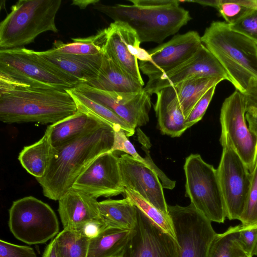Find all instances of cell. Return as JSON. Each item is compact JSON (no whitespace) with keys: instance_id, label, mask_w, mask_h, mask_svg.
<instances>
[{"instance_id":"obj_22","label":"cell","mask_w":257,"mask_h":257,"mask_svg":"<svg viewBox=\"0 0 257 257\" xmlns=\"http://www.w3.org/2000/svg\"><path fill=\"white\" fill-rule=\"evenodd\" d=\"M85 83L100 90L117 92H140L144 85L104 53L97 76Z\"/></svg>"},{"instance_id":"obj_26","label":"cell","mask_w":257,"mask_h":257,"mask_svg":"<svg viewBox=\"0 0 257 257\" xmlns=\"http://www.w3.org/2000/svg\"><path fill=\"white\" fill-rule=\"evenodd\" d=\"M137 207L127 197L121 200L107 199L98 202L101 220L106 226L135 229Z\"/></svg>"},{"instance_id":"obj_45","label":"cell","mask_w":257,"mask_h":257,"mask_svg":"<svg viewBox=\"0 0 257 257\" xmlns=\"http://www.w3.org/2000/svg\"><path fill=\"white\" fill-rule=\"evenodd\" d=\"M233 257H252L245 252L239 245L237 240L233 248Z\"/></svg>"},{"instance_id":"obj_44","label":"cell","mask_w":257,"mask_h":257,"mask_svg":"<svg viewBox=\"0 0 257 257\" xmlns=\"http://www.w3.org/2000/svg\"><path fill=\"white\" fill-rule=\"evenodd\" d=\"M99 1L96 0H74L73 1L72 5L78 7L80 9H84L89 5H93L97 3Z\"/></svg>"},{"instance_id":"obj_17","label":"cell","mask_w":257,"mask_h":257,"mask_svg":"<svg viewBox=\"0 0 257 257\" xmlns=\"http://www.w3.org/2000/svg\"><path fill=\"white\" fill-rule=\"evenodd\" d=\"M217 77L229 81L225 70L214 55L203 44L189 59L177 67L148 80L144 90L150 95L166 87L194 78Z\"/></svg>"},{"instance_id":"obj_8","label":"cell","mask_w":257,"mask_h":257,"mask_svg":"<svg viewBox=\"0 0 257 257\" xmlns=\"http://www.w3.org/2000/svg\"><path fill=\"white\" fill-rule=\"evenodd\" d=\"M9 226L16 238L29 244L46 242L57 235L59 229L51 207L32 196L13 202L9 209Z\"/></svg>"},{"instance_id":"obj_41","label":"cell","mask_w":257,"mask_h":257,"mask_svg":"<svg viewBox=\"0 0 257 257\" xmlns=\"http://www.w3.org/2000/svg\"><path fill=\"white\" fill-rule=\"evenodd\" d=\"M105 226L101 219L93 220L87 222L79 231L90 239L97 236Z\"/></svg>"},{"instance_id":"obj_37","label":"cell","mask_w":257,"mask_h":257,"mask_svg":"<svg viewBox=\"0 0 257 257\" xmlns=\"http://www.w3.org/2000/svg\"><path fill=\"white\" fill-rule=\"evenodd\" d=\"M216 86L209 89L195 105L185 119V125L187 128L202 118L213 96Z\"/></svg>"},{"instance_id":"obj_18","label":"cell","mask_w":257,"mask_h":257,"mask_svg":"<svg viewBox=\"0 0 257 257\" xmlns=\"http://www.w3.org/2000/svg\"><path fill=\"white\" fill-rule=\"evenodd\" d=\"M122 183L166 215H169L163 187L157 174L144 164L124 154L119 157Z\"/></svg>"},{"instance_id":"obj_11","label":"cell","mask_w":257,"mask_h":257,"mask_svg":"<svg viewBox=\"0 0 257 257\" xmlns=\"http://www.w3.org/2000/svg\"><path fill=\"white\" fill-rule=\"evenodd\" d=\"M244 94L235 90L224 100L220 109V137L228 139L249 172L257 160V137L249 129L245 118Z\"/></svg>"},{"instance_id":"obj_15","label":"cell","mask_w":257,"mask_h":257,"mask_svg":"<svg viewBox=\"0 0 257 257\" xmlns=\"http://www.w3.org/2000/svg\"><path fill=\"white\" fill-rule=\"evenodd\" d=\"M135 229L121 257H179L177 240L138 208Z\"/></svg>"},{"instance_id":"obj_10","label":"cell","mask_w":257,"mask_h":257,"mask_svg":"<svg viewBox=\"0 0 257 257\" xmlns=\"http://www.w3.org/2000/svg\"><path fill=\"white\" fill-rule=\"evenodd\" d=\"M168 211L180 247L179 257H208L217 234L211 222L192 203L185 207L168 205Z\"/></svg>"},{"instance_id":"obj_16","label":"cell","mask_w":257,"mask_h":257,"mask_svg":"<svg viewBox=\"0 0 257 257\" xmlns=\"http://www.w3.org/2000/svg\"><path fill=\"white\" fill-rule=\"evenodd\" d=\"M72 188L96 199L123 193L119 157L110 151L100 155L80 175Z\"/></svg>"},{"instance_id":"obj_7","label":"cell","mask_w":257,"mask_h":257,"mask_svg":"<svg viewBox=\"0 0 257 257\" xmlns=\"http://www.w3.org/2000/svg\"><path fill=\"white\" fill-rule=\"evenodd\" d=\"M186 196L211 222L223 223L226 218L217 170L199 154H191L184 165Z\"/></svg>"},{"instance_id":"obj_29","label":"cell","mask_w":257,"mask_h":257,"mask_svg":"<svg viewBox=\"0 0 257 257\" xmlns=\"http://www.w3.org/2000/svg\"><path fill=\"white\" fill-rule=\"evenodd\" d=\"M106 38V28L86 38H72V42L64 43L56 40L51 49L53 51L67 54L93 56L103 54Z\"/></svg>"},{"instance_id":"obj_5","label":"cell","mask_w":257,"mask_h":257,"mask_svg":"<svg viewBox=\"0 0 257 257\" xmlns=\"http://www.w3.org/2000/svg\"><path fill=\"white\" fill-rule=\"evenodd\" d=\"M61 0H19L0 23L1 50L24 47L42 33L58 32L55 23Z\"/></svg>"},{"instance_id":"obj_12","label":"cell","mask_w":257,"mask_h":257,"mask_svg":"<svg viewBox=\"0 0 257 257\" xmlns=\"http://www.w3.org/2000/svg\"><path fill=\"white\" fill-rule=\"evenodd\" d=\"M73 88L111 110L134 128L149 122L151 95L144 89L137 92L107 91L85 83H79Z\"/></svg>"},{"instance_id":"obj_34","label":"cell","mask_w":257,"mask_h":257,"mask_svg":"<svg viewBox=\"0 0 257 257\" xmlns=\"http://www.w3.org/2000/svg\"><path fill=\"white\" fill-rule=\"evenodd\" d=\"M241 224L229 227L222 233H217L211 244L208 257H233V248Z\"/></svg>"},{"instance_id":"obj_42","label":"cell","mask_w":257,"mask_h":257,"mask_svg":"<svg viewBox=\"0 0 257 257\" xmlns=\"http://www.w3.org/2000/svg\"><path fill=\"white\" fill-rule=\"evenodd\" d=\"M43 257H58L56 247L55 237L51 240L45 248Z\"/></svg>"},{"instance_id":"obj_6","label":"cell","mask_w":257,"mask_h":257,"mask_svg":"<svg viewBox=\"0 0 257 257\" xmlns=\"http://www.w3.org/2000/svg\"><path fill=\"white\" fill-rule=\"evenodd\" d=\"M0 78L11 85L65 90L78 84L25 47L0 50Z\"/></svg>"},{"instance_id":"obj_28","label":"cell","mask_w":257,"mask_h":257,"mask_svg":"<svg viewBox=\"0 0 257 257\" xmlns=\"http://www.w3.org/2000/svg\"><path fill=\"white\" fill-rule=\"evenodd\" d=\"M66 90L74 99L78 110L90 114L108 123L114 131H123L127 137H131L135 134V128L106 107L86 96L74 88Z\"/></svg>"},{"instance_id":"obj_13","label":"cell","mask_w":257,"mask_h":257,"mask_svg":"<svg viewBox=\"0 0 257 257\" xmlns=\"http://www.w3.org/2000/svg\"><path fill=\"white\" fill-rule=\"evenodd\" d=\"M202 45L196 31L175 35L168 42L148 51L150 59L139 61L140 71L149 80L158 78L189 59Z\"/></svg>"},{"instance_id":"obj_40","label":"cell","mask_w":257,"mask_h":257,"mask_svg":"<svg viewBox=\"0 0 257 257\" xmlns=\"http://www.w3.org/2000/svg\"><path fill=\"white\" fill-rule=\"evenodd\" d=\"M245 101L246 113L257 115V80L250 81L246 91L243 93Z\"/></svg>"},{"instance_id":"obj_25","label":"cell","mask_w":257,"mask_h":257,"mask_svg":"<svg viewBox=\"0 0 257 257\" xmlns=\"http://www.w3.org/2000/svg\"><path fill=\"white\" fill-rule=\"evenodd\" d=\"M135 229L105 226L94 238L89 239L87 257H121Z\"/></svg>"},{"instance_id":"obj_19","label":"cell","mask_w":257,"mask_h":257,"mask_svg":"<svg viewBox=\"0 0 257 257\" xmlns=\"http://www.w3.org/2000/svg\"><path fill=\"white\" fill-rule=\"evenodd\" d=\"M58 201V210L64 229L79 231L87 222L101 219L99 202L81 191L72 188Z\"/></svg>"},{"instance_id":"obj_4","label":"cell","mask_w":257,"mask_h":257,"mask_svg":"<svg viewBox=\"0 0 257 257\" xmlns=\"http://www.w3.org/2000/svg\"><path fill=\"white\" fill-rule=\"evenodd\" d=\"M202 44L221 64L236 90L244 93L257 80V44L231 30L225 22L214 21L201 37Z\"/></svg>"},{"instance_id":"obj_21","label":"cell","mask_w":257,"mask_h":257,"mask_svg":"<svg viewBox=\"0 0 257 257\" xmlns=\"http://www.w3.org/2000/svg\"><path fill=\"white\" fill-rule=\"evenodd\" d=\"M156 94L154 110L160 131L173 138L181 136L188 128L175 87L165 88Z\"/></svg>"},{"instance_id":"obj_35","label":"cell","mask_w":257,"mask_h":257,"mask_svg":"<svg viewBox=\"0 0 257 257\" xmlns=\"http://www.w3.org/2000/svg\"><path fill=\"white\" fill-rule=\"evenodd\" d=\"M250 173V185L247 198L239 220L243 227L257 226V160Z\"/></svg>"},{"instance_id":"obj_3","label":"cell","mask_w":257,"mask_h":257,"mask_svg":"<svg viewBox=\"0 0 257 257\" xmlns=\"http://www.w3.org/2000/svg\"><path fill=\"white\" fill-rule=\"evenodd\" d=\"M133 5H104L100 1L93 8L114 22L127 24L142 42L161 43L191 20L188 11L177 0H130Z\"/></svg>"},{"instance_id":"obj_30","label":"cell","mask_w":257,"mask_h":257,"mask_svg":"<svg viewBox=\"0 0 257 257\" xmlns=\"http://www.w3.org/2000/svg\"><path fill=\"white\" fill-rule=\"evenodd\" d=\"M143 150L146 155L144 158L141 157L137 152L135 148L129 141L125 133L121 130L114 131L113 144L111 152L122 151L132 156L137 161L144 164L158 176L163 187L168 189H173L176 185V182L169 179L167 175L159 169L153 161L150 155L149 151L144 145Z\"/></svg>"},{"instance_id":"obj_38","label":"cell","mask_w":257,"mask_h":257,"mask_svg":"<svg viewBox=\"0 0 257 257\" xmlns=\"http://www.w3.org/2000/svg\"><path fill=\"white\" fill-rule=\"evenodd\" d=\"M237 241L245 252L251 256L255 255L257 248V226H241Z\"/></svg>"},{"instance_id":"obj_20","label":"cell","mask_w":257,"mask_h":257,"mask_svg":"<svg viewBox=\"0 0 257 257\" xmlns=\"http://www.w3.org/2000/svg\"><path fill=\"white\" fill-rule=\"evenodd\" d=\"M36 53L44 60L78 83H87L96 78L103 56V54L93 56L63 54L51 49Z\"/></svg>"},{"instance_id":"obj_2","label":"cell","mask_w":257,"mask_h":257,"mask_svg":"<svg viewBox=\"0 0 257 257\" xmlns=\"http://www.w3.org/2000/svg\"><path fill=\"white\" fill-rule=\"evenodd\" d=\"M78 111L65 90L0 82V119L5 123L54 124Z\"/></svg>"},{"instance_id":"obj_1","label":"cell","mask_w":257,"mask_h":257,"mask_svg":"<svg viewBox=\"0 0 257 257\" xmlns=\"http://www.w3.org/2000/svg\"><path fill=\"white\" fill-rule=\"evenodd\" d=\"M114 131L105 122L93 127L55 149L45 175L36 179L44 195L59 200L80 175L100 155L111 151Z\"/></svg>"},{"instance_id":"obj_31","label":"cell","mask_w":257,"mask_h":257,"mask_svg":"<svg viewBox=\"0 0 257 257\" xmlns=\"http://www.w3.org/2000/svg\"><path fill=\"white\" fill-rule=\"evenodd\" d=\"M55 239L58 257H87L89 239L79 231L63 229Z\"/></svg>"},{"instance_id":"obj_23","label":"cell","mask_w":257,"mask_h":257,"mask_svg":"<svg viewBox=\"0 0 257 257\" xmlns=\"http://www.w3.org/2000/svg\"><path fill=\"white\" fill-rule=\"evenodd\" d=\"M51 130L49 125L42 138L34 144L24 147L18 157L23 167L36 179L45 175L55 152L51 141Z\"/></svg>"},{"instance_id":"obj_39","label":"cell","mask_w":257,"mask_h":257,"mask_svg":"<svg viewBox=\"0 0 257 257\" xmlns=\"http://www.w3.org/2000/svg\"><path fill=\"white\" fill-rule=\"evenodd\" d=\"M0 257H37L33 248L0 240Z\"/></svg>"},{"instance_id":"obj_27","label":"cell","mask_w":257,"mask_h":257,"mask_svg":"<svg viewBox=\"0 0 257 257\" xmlns=\"http://www.w3.org/2000/svg\"><path fill=\"white\" fill-rule=\"evenodd\" d=\"M224 80L221 77H197L183 81L174 86L185 119L192 109L211 88Z\"/></svg>"},{"instance_id":"obj_14","label":"cell","mask_w":257,"mask_h":257,"mask_svg":"<svg viewBox=\"0 0 257 257\" xmlns=\"http://www.w3.org/2000/svg\"><path fill=\"white\" fill-rule=\"evenodd\" d=\"M106 29L104 53L144 84L139 61H148L150 56L140 47L141 42L137 32L127 24L119 21L111 23Z\"/></svg>"},{"instance_id":"obj_32","label":"cell","mask_w":257,"mask_h":257,"mask_svg":"<svg viewBox=\"0 0 257 257\" xmlns=\"http://www.w3.org/2000/svg\"><path fill=\"white\" fill-rule=\"evenodd\" d=\"M124 197L140 209L149 218L176 240L173 223L169 215H166L148 202L135 191L124 188Z\"/></svg>"},{"instance_id":"obj_36","label":"cell","mask_w":257,"mask_h":257,"mask_svg":"<svg viewBox=\"0 0 257 257\" xmlns=\"http://www.w3.org/2000/svg\"><path fill=\"white\" fill-rule=\"evenodd\" d=\"M229 28L248 38L257 44V8Z\"/></svg>"},{"instance_id":"obj_9","label":"cell","mask_w":257,"mask_h":257,"mask_svg":"<svg viewBox=\"0 0 257 257\" xmlns=\"http://www.w3.org/2000/svg\"><path fill=\"white\" fill-rule=\"evenodd\" d=\"M222 147L217 170L226 218L239 220L250 185L251 173L226 138L220 137Z\"/></svg>"},{"instance_id":"obj_33","label":"cell","mask_w":257,"mask_h":257,"mask_svg":"<svg viewBox=\"0 0 257 257\" xmlns=\"http://www.w3.org/2000/svg\"><path fill=\"white\" fill-rule=\"evenodd\" d=\"M214 8L228 24H233L257 8V0H215Z\"/></svg>"},{"instance_id":"obj_24","label":"cell","mask_w":257,"mask_h":257,"mask_svg":"<svg viewBox=\"0 0 257 257\" xmlns=\"http://www.w3.org/2000/svg\"><path fill=\"white\" fill-rule=\"evenodd\" d=\"M103 121L90 114L78 110L74 114L50 125L52 145L54 149H57Z\"/></svg>"},{"instance_id":"obj_43","label":"cell","mask_w":257,"mask_h":257,"mask_svg":"<svg viewBox=\"0 0 257 257\" xmlns=\"http://www.w3.org/2000/svg\"><path fill=\"white\" fill-rule=\"evenodd\" d=\"M245 118L250 131L257 137V115H253L245 113Z\"/></svg>"}]
</instances>
